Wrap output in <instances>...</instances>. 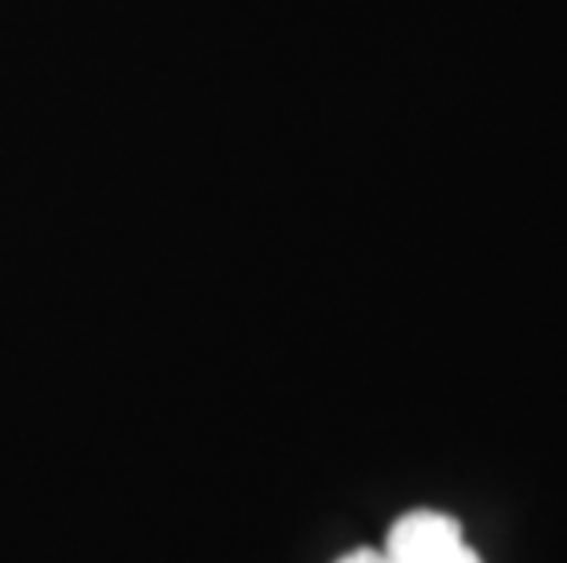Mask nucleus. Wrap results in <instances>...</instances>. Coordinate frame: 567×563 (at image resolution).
Here are the masks:
<instances>
[{"instance_id": "obj_1", "label": "nucleus", "mask_w": 567, "mask_h": 563, "mask_svg": "<svg viewBox=\"0 0 567 563\" xmlns=\"http://www.w3.org/2000/svg\"><path fill=\"white\" fill-rule=\"evenodd\" d=\"M392 563H480L476 549L465 542L457 520L436 509H417L392 526L381 549Z\"/></svg>"}, {"instance_id": "obj_2", "label": "nucleus", "mask_w": 567, "mask_h": 563, "mask_svg": "<svg viewBox=\"0 0 567 563\" xmlns=\"http://www.w3.org/2000/svg\"><path fill=\"white\" fill-rule=\"evenodd\" d=\"M337 563H392V560L384 556L381 549H359V553H348L344 560H337Z\"/></svg>"}]
</instances>
